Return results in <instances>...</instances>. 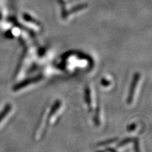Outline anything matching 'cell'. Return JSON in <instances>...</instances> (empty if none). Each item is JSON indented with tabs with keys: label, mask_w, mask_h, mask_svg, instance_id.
<instances>
[{
	"label": "cell",
	"mask_w": 152,
	"mask_h": 152,
	"mask_svg": "<svg viewBox=\"0 0 152 152\" xmlns=\"http://www.w3.org/2000/svg\"><path fill=\"white\" fill-rule=\"evenodd\" d=\"M140 76L141 75H140V73H135L134 74V75H133L132 81V83H131L130 90H129L128 99H127V103L128 104H131L132 103L133 99H134V93H135V91H136V88L137 87L139 81H140Z\"/></svg>",
	"instance_id": "obj_1"
},
{
	"label": "cell",
	"mask_w": 152,
	"mask_h": 152,
	"mask_svg": "<svg viewBox=\"0 0 152 152\" xmlns=\"http://www.w3.org/2000/svg\"><path fill=\"white\" fill-rule=\"evenodd\" d=\"M42 80V77L41 76L38 75L37 77H31V78H29L28 80H26L20 82V83H18V85H16V86L14 87V91H18L20 90V89L24 88V87H27L28 85H30V84H32V83H37L38 81L41 80Z\"/></svg>",
	"instance_id": "obj_2"
},
{
	"label": "cell",
	"mask_w": 152,
	"mask_h": 152,
	"mask_svg": "<svg viewBox=\"0 0 152 152\" xmlns=\"http://www.w3.org/2000/svg\"><path fill=\"white\" fill-rule=\"evenodd\" d=\"M60 106H61V102H60V101L59 100L56 101V102L54 103V105H53L51 111L49 112V115H48V118H47V123H49V122H50V121L52 120V118L54 116V115L55 113H56V112L58 111V109H59Z\"/></svg>",
	"instance_id": "obj_3"
},
{
	"label": "cell",
	"mask_w": 152,
	"mask_h": 152,
	"mask_svg": "<svg viewBox=\"0 0 152 152\" xmlns=\"http://www.w3.org/2000/svg\"><path fill=\"white\" fill-rule=\"evenodd\" d=\"M11 109H12V106H11L10 104H7V105L4 106L3 111L0 113V123L2 122L3 120L4 119V118L7 116V115H8Z\"/></svg>",
	"instance_id": "obj_4"
},
{
	"label": "cell",
	"mask_w": 152,
	"mask_h": 152,
	"mask_svg": "<svg viewBox=\"0 0 152 152\" xmlns=\"http://www.w3.org/2000/svg\"><path fill=\"white\" fill-rule=\"evenodd\" d=\"M85 99H86L87 106H88L89 111H92V97H91V91L89 87H87L85 90Z\"/></svg>",
	"instance_id": "obj_5"
},
{
	"label": "cell",
	"mask_w": 152,
	"mask_h": 152,
	"mask_svg": "<svg viewBox=\"0 0 152 152\" xmlns=\"http://www.w3.org/2000/svg\"><path fill=\"white\" fill-rule=\"evenodd\" d=\"M118 138H117V137L113 138V139H111V140H106V141L104 142H100V143H99L97 145L99 146V147H102V146L109 145V144H113V143H114V142H115L116 141H118Z\"/></svg>",
	"instance_id": "obj_6"
},
{
	"label": "cell",
	"mask_w": 152,
	"mask_h": 152,
	"mask_svg": "<svg viewBox=\"0 0 152 152\" xmlns=\"http://www.w3.org/2000/svg\"><path fill=\"white\" fill-rule=\"evenodd\" d=\"M23 18L25 19V20H26V21H28V22H33V23L36 24V25H37V26H40V23H38L37 21H36V20H35V19L32 18V17L30 16V15L26 14H23Z\"/></svg>",
	"instance_id": "obj_7"
},
{
	"label": "cell",
	"mask_w": 152,
	"mask_h": 152,
	"mask_svg": "<svg viewBox=\"0 0 152 152\" xmlns=\"http://www.w3.org/2000/svg\"><path fill=\"white\" fill-rule=\"evenodd\" d=\"M132 140H133V139H132V138L125 139V140H123V141L121 142H120V143L118 144V147H123V145H125V144H127L130 143V142H132Z\"/></svg>",
	"instance_id": "obj_8"
}]
</instances>
